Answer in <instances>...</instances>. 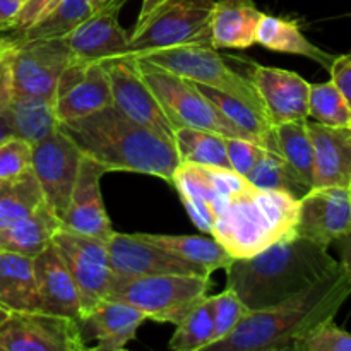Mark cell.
I'll return each instance as SVG.
<instances>
[{
	"label": "cell",
	"instance_id": "13",
	"mask_svg": "<svg viewBox=\"0 0 351 351\" xmlns=\"http://www.w3.org/2000/svg\"><path fill=\"white\" fill-rule=\"evenodd\" d=\"M81 160L82 153L60 127L33 144L31 167L40 182L45 201L60 219L67 211Z\"/></svg>",
	"mask_w": 351,
	"mask_h": 351
},
{
	"label": "cell",
	"instance_id": "34",
	"mask_svg": "<svg viewBox=\"0 0 351 351\" xmlns=\"http://www.w3.org/2000/svg\"><path fill=\"white\" fill-rule=\"evenodd\" d=\"M247 180L256 187L264 191H280L293 195L295 199H302L311 189L297 177L290 165L287 163L281 154L273 153L269 149H263L259 160L256 161Z\"/></svg>",
	"mask_w": 351,
	"mask_h": 351
},
{
	"label": "cell",
	"instance_id": "21",
	"mask_svg": "<svg viewBox=\"0 0 351 351\" xmlns=\"http://www.w3.org/2000/svg\"><path fill=\"white\" fill-rule=\"evenodd\" d=\"M315 153L314 187L351 185V127H329L307 120Z\"/></svg>",
	"mask_w": 351,
	"mask_h": 351
},
{
	"label": "cell",
	"instance_id": "37",
	"mask_svg": "<svg viewBox=\"0 0 351 351\" xmlns=\"http://www.w3.org/2000/svg\"><path fill=\"white\" fill-rule=\"evenodd\" d=\"M209 305H211L213 321H215L213 343L221 341L230 332L235 331L240 321L249 314V308L245 307V304L240 300L239 295L230 287H226L221 293L215 295V297H209Z\"/></svg>",
	"mask_w": 351,
	"mask_h": 351
},
{
	"label": "cell",
	"instance_id": "43",
	"mask_svg": "<svg viewBox=\"0 0 351 351\" xmlns=\"http://www.w3.org/2000/svg\"><path fill=\"white\" fill-rule=\"evenodd\" d=\"M329 74H331V81L345 95L351 108V53L336 55L335 62L329 69Z\"/></svg>",
	"mask_w": 351,
	"mask_h": 351
},
{
	"label": "cell",
	"instance_id": "33",
	"mask_svg": "<svg viewBox=\"0 0 351 351\" xmlns=\"http://www.w3.org/2000/svg\"><path fill=\"white\" fill-rule=\"evenodd\" d=\"M93 12L91 0H57L36 23L19 33V38H65Z\"/></svg>",
	"mask_w": 351,
	"mask_h": 351
},
{
	"label": "cell",
	"instance_id": "27",
	"mask_svg": "<svg viewBox=\"0 0 351 351\" xmlns=\"http://www.w3.org/2000/svg\"><path fill=\"white\" fill-rule=\"evenodd\" d=\"M3 113L9 119L14 136L27 141L31 146L60 125L55 101L43 96L14 95Z\"/></svg>",
	"mask_w": 351,
	"mask_h": 351
},
{
	"label": "cell",
	"instance_id": "24",
	"mask_svg": "<svg viewBox=\"0 0 351 351\" xmlns=\"http://www.w3.org/2000/svg\"><path fill=\"white\" fill-rule=\"evenodd\" d=\"M62 228V219L47 201L26 218L0 228V252L34 257L51 243Z\"/></svg>",
	"mask_w": 351,
	"mask_h": 351
},
{
	"label": "cell",
	"instance_id": "30",
	"mask_svg": "<svg viewBox=\"0 0 351 351\" xmlns=\"http://www.w3.org/2000/svg\"><path fill=\"white\" fill-rule=\"evenodd\" d=\"M274 136H276L280 154L287 160L291 170L308 189L314 187L315 153L307 120L278 123L274 125Z\"/></svg>",
	"mask_w": 351,
	"mask_h": 351
},
{
	"label": "cell",
	"instance_id": "28",
	"mask_svg": "<svg viewBox=\"0 0 351 351\" xmlns=\"http://www.w3.org/2000/svg\"><path fill=\"white\" fill-rule=\"evenodd\" d=\"M141 240L154 243L182 259L204 267L209 274L218 269H226L233 257L215 239L202 235H161V233H134Z\"/></svg>",
	"mask_w": 351,
	"mask_h": 351
},
{
	"label": "cell",
	"instance_id": "5",
	"mask_svg": "<svg viewBox=\"0 0 351 351\" xmlns=\"http://www.w3.org/2000/svg\"><path fill=\"white\" fill-rule=\"evenodd\" d=\"M211 276L113 273L105 298L125 302L147 319L177 326L211 290Z\"/></svg>",
	"mask_w": 351,
	"mask_h": 351
},
{
	"label": "cell",
	"instance_id": "35",
	"mask_svg": "<svg viewBox=\"0 0 351 351\" xmlns=\"http://www.w3.org/2000/svg\"><path fill=\"white\" fill-rule=\"evenodd\" d=\"M215 321H213L209 295L192 308L177 324L168 348L173 351H199L206 350L213 343Z\"/></svg>",
	"mask_w": 351,
	"mask_h": 351
},
{
	"label": "cell",
	"instance_id": "25",
	"mask_svg": "<svg viewBox=\"0 0 351 351\" xmlns=\"http://www.w3.org/2000/svg\"><path fill=\"white\" fill-rule=\"evenodd\" d=\"M0 305L9 312L41 311L33 257L0 252Z\"/></svg>",
	"mask_w": 351,
	"mask_h": 351
},
{
	"label": "cell",
	"instance_id": "44",
	"mask_svg": "<svg viewBox=\"0 0 351 351\" xmlns=\"http://www.w3.org/2000/svg\"><path fill=\"white\" fill-rule=\"evenodd\" d=\"M24 0H0V29H12Z\"/></svg>",
	"mask_w": 351,
	"mask_h": 351
},
{
	"label": "cell",
	"instance_id": "29",
	"mask_svg": "<svg viewBox=\"0 0 351 351\" xmlns=\"http://www.w3.org/2000/svg\"><path fill=\"white\" fill-rule=\"evenodd\" d=\"M199 88V91L226 117V119L232 120L239 129H242L247 134L252 143L259 144L264 149H269L273 153L280 154L278 149L276 136H274V125L266 119V117L261 115L259 112L252 108V106L245 105L240 99L233 98V96L226 95V93L218 91V89L208 88V86H202L194 82Z\"/></svg>",
	"mask_w": 351,
	"mask_h": 351
},
{
	"label": "cell",
	"instance_id": "47",
	"mask_svg": "<svg viewBox=\"0 0 351 351\" xmlns=\"http://www.w3.org/2000/svg\"><path fill=\"white\" fill-rule=\"evenodd\" d=\"M161 2H163V0H143V5H141V12H139V17H137V19H143V17H146L147 14H149L153 9H156Z\"/></svg>",
	"mask_w": 351,
	"mask_h": 351
},
{
	"label": "cell",
	"instance_id": "20",
	"mask_svg": "<svg viewBox=\"0 0 351 351\" xmlns=\"http://www.w3.org/2000/svg\"><path fill=\"white\" fill-rule=\"evenodd\" d=\"M33 269L40 291L41 311L84 324L79 288L53 243L33 257Z\"/></svg>",
	"mask_w": 351,
	"mask_h": 351
},
{
	"label": "cell",
	"instance_id": "1",
	"mask_svg": "<svg viewBox=\"0 0 351 351\" xmlns=\"http://www.w3.org/2000/svg\"><path fill=\"white\" fill-rule=\"evenodd\" d=\"M171 185L192 223L233 259L256 256L297 233L300 199L256 187L230 168L180 163Z\"/></svg>",
	"mask_w": 351,
	"mask_h": 351
},
{
	"label": "cell",
	"instance_id": "19",
	"mask_svg": "<svg viewBox=\"0 0 351 351\" xmlns=\"http://www.w3.org/2000/svg\"><path fill=\"white\" fill-rule=\"evenodd\" d=\"M249 79L256 86L273 125L308 120L311 84L297 72L256 64Z\"/></svg>",
	"mask_w": 351,
	"mask_h": 351
},
{
	"label": "cell",
	"instance_id": "40",
	"mask_svg": "<svg viewBox=\"0 0 351 351\" xmlns=\"http://www.w3.org/2000/svg\"><path fill=\"white\" fill-rule=\"evenodd\" d=\"M225 144L232 170L242 177H247L256 161L259 160L264 147L243 137H225Z\"/></svg>",
	"mask_w": 351,
	"mask_h": 351
},
{
	"label": "cell",
	"instance_id": "46",
	"mask_svg": "<svg viewBox=\"0 0 351 351\" xmlns=\"http://www.w3.org/2000/svg\"><path fill=\"white\" fill-rule=\"evenodd\" d=\"M10 136H14V132H12V127H10L9 123V119H7L5 113L0 112V143L5 141L7 137Z\"/></svg>",
	"mask_w": 351,
	"mask_h": 351
},
{
	"label": "cell",
	"instance_id": "48",
	"mask_svg": "<svg viewBox=\"0 0 351 351\" xmlns=\"http://www.w3.org/2000/svg\"><path fill=\"white\" fill-rule=\"evenodd\" d=\"M9 315H10V312L7 311L5 307H2V305H0V326H2V322L5 321V319L9 317Z\"/></svg>",
	"mask_w": 351,
	"mask_h": 351
},
{
	"label": "cell",
	"instance_id": "10",
	"mask_svg": "<svg viewBox=\"0 0 351 351\" xmlns=\"http://www.w3.org/2000/svg\"><path fill=\"white\" fill-rule=\"evenodd\" d=\"M51 243L77 285L81 293L82 319L86 321L93 307L106 297L113 278L108 242L71 232L62 226L53 235Z\"/></svg>",
	"mask_w": 351,
	"mask_h": 351
},
{
	"label": "cell",
	"instance_id": "49",
	"mask_svg": "<svg viewBox=\"0 0 351 351\" xmlns=\"http://www.w3.org/2000/svg\"><path fill=\"white\" fill-rule=\"evenodd\" d=\"M106 0H91V5H93V9H98V7H101L103 3H105Z\"/></svg>",
	"mask_w": 351,
	"mask_h": 351
},
{
	"label": "cell",
	"instance_id": "8",
	"mask_svg": "<svg viewBox=\"0 0 351 351\" xmlns=\"http://www.w3.org/2000/svg\"><path fill=\"white\" fill-rule=\"evenodd\" d=\"M136 57L141 60L151 62L161 69H167V71L182 75L192 82L226 93L245 105L252 106L256 112L269 120V115H267L252 81L233 71L211 45H180V47L165 48V50L147 51V53L136 55Z\"/></svg>",
	"mask_w": 351,
	"mask_h": 351
},
{
	"label": "cell",
	"instance_id": "32",
	"mask_svg": "<svg viewBox=\"0 0 351 351\" xmlns=\"http://www.w3.org/2000/svg\"><path fill=\"white\" fill-rule=\"evenodd\" d=\"M173 146L177 149L180 163L209 165V167L230 168L226 154L225 137L209 130L180 127L175 130Z\"/></svg>",
	"mask_w": 351,
	"mask_h": 351
},
{
	"label": "cell",
	"instance_id": "9",
	"mask_svg": "<svg viewBox=\"0 0 351 351\" xmlns=\"http://www.w3.org/2000/svg\"><path fill=\"white\" fill-rule=\"evenodd\" d=\"M84 324L50 312H10L0 326V351H84Z\"/></svg>",
	"mask_w": 351,
	"mask_h": 351
},
{
	"label": "cell",
	"instance_id": "42",
	"mask_svg": "<svg viewBox=\"0 0 351 351\" xmlns=\"http://www.w3.org/2000/svg\"><path fill=\"white\" fill-rule=\"evenodd\" d=\"M55 2H57V0H24L19 16H17L16 23H14L12 31H16L17 34L23 33V31L27 29L31 24L36 23V21L40 19Z\"/></svg>",
	"mask_w": 351,
	"mask_h": 351
},
{
	"label": "cell",
	"instance_id": "7",
	"mask_svg": "<svg viewBox=\"0 0 351 351\" xmlns=\"http://www.w3.org/2000/svg\"><path fill=\"white\" fill-rule=\"evenodd\" d=\"M143 79L160 101L173 130L180 127L209 130L223 137H243L249 139L242 129L226 119L201 91L197 86L182 75L161 69L151 62L137 58ZM250 141V139H249Z\"/></svg>",
	"mask_w": 351,
	"mask_h": 351
},
{
	"label": "cell",
	"instance_id": "31",
	"mask_svg": "<svg viewBox=\"0 0 351 351\" xmlns=\"http://www.w3.org/2000/svg\"><path fill=\"white\" fill-rule=\"evenodd\" d=\"M45 202L33 167L23 175L0 180V228L26 218Z\"/></svg>",
	"mask_w": 351,
	"mask_h": 351
},
{
	"label": "cell",
	"instance_id": "39",
	"mask_svg": "<svg viewBox=\"0 0 351 351\" xmlns=\"http://www.w3.org/2000/svg\"><path fill=\"white\" fill-rule=\"evenodd\" d=\"M33 146L21 137L10 136L0 143V180L23 175L31 168Z\"/></svg>",
	"mask_w": 351,
	"mask_h": 351
},
{
	"label": "cell",
	"instance_id": "45",
	"mask_svg": "<svg viewBox=\"0 0 351 351\" xmlns=\"http://www.w3.org/2000/svg\"><path fill=\"white\" fill-rule=\"evenodd\" d=\"M335 243L339 250V256H341L339 264L351 274V228L345 233V235L339 237Z\"/></svg>",
	"mask_w": 351,
	"mask_h": 351
},
{
	"label": "cell",
	"instance_id": "41",
	"mask_svg": "<svg viewBox=\"0 0 351 351\" xmlns=\"http://www.w3.org/2000/svg\"><path fill=\"white\" fill-rule=\"evenodd\" d=\"M16 40H0V112L9 106L12 99V72H10V55Z\"/></svg>",
	"mask_w": 351,
	"mask_h": 351
},
{
	"label": "cell",
	"instance_id": "23",
	"mask_svg": "<svg viewBox=\"0 0 351 351\" xmlns=\"http://www.w3.org/2000/svg\"><path fill=\"white\" fill-rule=\"evenodd\" d=\"M146 315L134 305L125 302L103 298L93 307L86 317L84 326H89L96 338L95 351H120L127 343L136 339L137 329L144 324Z\"/></svg>",
	"mask_w": 351,
	"mask_h": 351
},
{
	"label": "cell",
	"instance_id": "12",
	"mask_svg": "<svg viewBox=\"0 0 351 351\" xmlns=\"http://www.w3.org/2000/svg\"><path fill=\"white\" fill-rule=\"evenodd\" d=\"M103 64L108 71L113 106L125 113L129 119L136 120L137 123L173 143V127L154 93L141 75L136 57L123 53L119 57L106 58Z\"/></svg>",
	"mask_w": 351,
	"mask_h": 351
},
{
	"label": "cell",
	"instance_id": "6",
	"mask_svg": "<svg viewBox=\"0 0 351 351\" xmlns=\"http://www.w3.org/2000/svg\"><path fill=\"white\" fill-rule=\"evenodd\" d=\"M213 7L215 0H163L146 17L137 19L127 53L136 57L180 45H211Z\"/></svg>",
	"mask_w": 351,
	"mask_h": 351
},
{
	"label": "cell",
	"instance_id": "36",
	"mask_svg": "<svg viewBox=\"0 0 351 351\" xmlns=\"http://www.w3.org/2000/svg\"><path fill=\"white\" fill-rule=\"evenodd\" d=\"M308 119L329 127H351V108L335 82L311 84Z\"/></svg>",
	"mask_w": 351,
	"mask_h": 351
},
{
	"label": "cell",
	"instance_id": "15",
	"mask_svg": "<svg viewBox=\"0 0 351 351\" xmlns=\"http://www.w3.org/2000/svg\"><path fill=\"white\" fill-rule=\"evenodd\" d=\"M113 105L108 71L103 62H69L62 72L55 95L60 122L81 119Z\"/></svg>",
	"mask_w": 351,
	"mask_h": 351
},
{
	"label": "cell",
	"instance_id": "16",
	"mask_svg": "<svg viewBox=\"0 0 351 351\" xmlns=\"http://www.w3.org/2000/svg\"><path fill=\"white\" fill-rule=\"evenodd\" d=\"M125 3L127 0H106L65 36L71 62H103L127 53L129 33L119 23L120 10Z\"/></svg>",
	"mask_w": 351,
	"mask_h": 351
},
{
	"label": "cell",
	"instance_id": "18",
	"mask_svg": "<svg viewBox=\"0 0 351 351\" xmlns=\"http://www.w3.org/2000/svg\"><path fill=\"white\" fill-rule=\"evenodd\" d=\"M110 264L119 274H199L211 276L204 267L192 264L136 235L113 233L108 240Z\"/></svg>",
	"mask_w": 351,
	"mask_h": 351
},
{
	"label": "cell",
	"instance_id": "17",
	"mask_svg": "<svg viewBox=\"0 0 351 351\" xmlns=\"http://www.w3.org/2000/svg\"><path fill=\"white\" fill-rule=\"evenodd\" d=\"M105 173L106 170L101 165L82 154L77 180L72 189L67 211L62 216V226L71 232L108 242L115 230L103 204L101 187H99Z\"/></svg>",
	"mask_w": 351,
	"mask_h": 351
},
{
	"label": "cell",
	"instance_id": "26",
	"mask_svg": "<svg viewBox=\"0 0 351 351\" xmlns=\"http://www.w3.org/2000/svg\"><path fill=\"white\" fill-rule=\"evenodd\" d=\"M256 43L271 51H278V53L307 57L317 62L326 71L331 69L336 58V55L328 53L322 48L315 47L312 41H308L295 21L269 16V14H264L263 19H261L259 27H257Z\"/></svg>",
	"mask_w": 351,
	"mask_h": 351
},
{
	"label": "cell",
	"instance_id": "11",
	"mask_svg": "<svg viewBox=\"0 0 351 351\" xmlns=\"http://www.w3.org/2000/svg\"><path fill=\"white\" fill-rule=\"evenodd\" d=\"M69 62L71 51L65 38H17L10 55L14 95L43 96L55 101L58 79Z\"/></svg>",
	"mask_w": 351,
	"mask_h": 351
},
{
	"label": "cell",
	"instance_id": "22",
	"mask_svg": "<svg viewBox=\"0 0 351 351\" xmlns=\"http://www.w3.org/2000/svg\"><path fill=\"white\" fill-rule=\"evenodd\" d=\"M263 16L254 0H215L209 19L211 47L215 50L250 48L256 43Z\"/></svg>",
	"mask_w": 351,
	"mask_h": 351
},
{
	"label": "cell",
	"instance_id": "14",
	"mask_svg": "<svg viewBox=\"0 0 351 351\" xmlns=\"http://www.w3.org/2000/svg\"><path fill=\"white\" fill-rule=\"evenodd\" d=\"M351 228V185L312 187L298 201V237L328 249Z\"/></svg>",
	"mask_w": 351,
	"mask_h": 351
},
{
	"label": "cell",
	"instance_id": "3",
	"mask_svg": "<svg viewBox=\"0 0 351 351\" xmlns=\"http://www.w3.org/2000/svg\"><path fill=\"white\" fill-rule=\"evenodd\" d=\"M58 127L84 156L106 171L151 175L171 184L180 165L173 143L129 119L113 105L81 119L60 122Z\"/></svg>",
	"mask_w": 351,
	"mask_h": 351
},
{
	"label": "cell",
	"instance_id": "4",
	"mask_svg": "<svg viewBox=\"0 0 351 351\" xmlns=\"http://www.w3.org/2000/svg\"><path fill=\"white\" fill-rule=\"evenodd\" d=\"M338 267L326 247L295 233L256 256L233 259L225 269L226 287L249 311H263L302 293Z\"/></svg>",
	"mask_w": 351,
	"mask_h": 351
},
{
	"label": "cell",
	"instance_id": "2",
	"mask_svg": "<svg viewBox=\"0 0 351 351\" xmlns=\"http://www.w3.org/2000/svg\"><path fill=\"white\" fill-rule=\"evenodd\" d=\"M351 295V274L339 264L321 281L302 293L263 308L249 311L235 331L211 351H295V345L321 322L335 319Z\"/></svg>",
	"mask_w": 351,
	"mask_h": 351
},
{
	"label": "cell",
	"instance_id": "38",
	"mask_svg": "<svg viewBox=\"0 0 351 351\" xmlns=\"http://www.w3.org/2000/svg\"><path fill=\"white\" fill-rule=\"evenodd\" d=\"M295 351H351V332L338 328L335 319L321 322L295 345Z\"/></svg>",
	"mask_w": 351,
	"mask_h": 351
}]
</instances>
